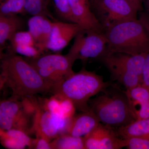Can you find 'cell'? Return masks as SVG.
<instances>
[{"label": "cell", "mask_w": 149, "mask_h": 149, "mask_svg": "<svg viewBox=\"0 0 149 149\" xmlns=\"http://www.w3.org/2000/svg\"><path fill=\"white\" fill-rule=\"evenodd\" d=\"M1 88L6 87L12 96L22 98L50 92L51 86L24 58L8 52L1 54Z\"/></svg>", "instance_id": "1"}, {"label": "cell", "mask_w": 149, "mask_h": 149, "mask_svg": "<svg viewBox=\"0 0 149 149\" xmlns=\"http://www.w3.org/2000/svg\"><path fill=\"white\" fill-rule=\"evenodd\" d=\"M108 86L102 76L83 68L54 86L50 92L53 95L68 99L76 109L85 111L90 109L89 100Z\"/></svg>", "instance_id": "2"}, {"label": "cell", "mask_w": 149, "mask_h": 149, "mask_svg": "<svg viewBox=\"0 0 149 149\" xmlns=\"http://www.w3.org/2000/svg\"><path fill=\"white\" fill-rule=\"evenodd\" d=\"M107 53L136 55L149 52V33L138 19L124 22L105 31Z\"/></svg>", "instance_id": "3"}, {"label": "cell", "mask_w": 149, "mask_h": 149, "mask_svg": "<svg viewBox=\"0 0 149 149\" xmlns=\"http://www.w3.org/2000/svg\"><path fill=\"white\" fill-rule=\"evenodd\" d=\"M100 122L111 127H122L135 120L124 94H104L88 102Z\"/></svg>", "instance_id": "4"}, {"label": "cell", "mask_w": 149, "mask_h": 149, "mask_svg": "<svg viewBox=\"0 0 149 149\" xmlns=\"http://www.w3.org/2000/svg\"><path fill=\"white\" fill-rule=\"evenodd\" d=\"M24 58L51 86V90L75 72L72 66L76 59L68 53L65 55L43 54L35 57Z\"/></svg>", "instance_id": "5"}, {"label": "cell", "mask_w": 149, "mask_h": 149, "mask_svg": "<svg viewBox=\"0 0 149 149\" xmlns=\"http://www.w3.org/2000/svg\"><path fill=\"white\" fill-rule=\"evenodd\" d=\"M107 40L104 32H80L74 38L68 53L83 63L89 59L100 60L107 53Z\"/></svg>", "instance_id": "6"}, {"label": "cell", "mask_w": 149, "mask_h": 149, "mask_svg": "<svg viewBox=\"0 0 149 149\" xmlns=\"http://www.w3.org/2000/svg\"><path fill=\"white\" fill-rule=\"evenodd\" d=\"M104 30L138 19L139 13L125 0H102L93 10Z\"/></svg>", "instance_id": "7"}, {"label": "cell", "mask_w": 149, "mask_h": 149, "mask_svg": "<svg viewBox=\"0 0 149 149\" xmlns=\"http://www.w3.org/2000/svg\"><path fill=\"white\" fill-rule=\"evenodd\" d=\"M71 120L72 118L66 119L44 109L39 103L35 115L34 133L37 138L52 141L62 135L68 133Z\"/></svg>", "instance_id": "8"}, {"label": "cell", "mask_w": 149, "mask_h": 149, "mask_svg": "<svg viewBox=\"0 0 149 149\" xmlns=\"http://www.w3.org/2000/svg\"><path fill=\"white\" fill-rule=\"evenodd\" d=\"M85 149H119L125 148L120 138L111 126L100 123L84 137Z\"/></svg>", "instance_id": "9"}, {"label": "cell", "mask_w": 149, "mask_h": 149, "mask_svg": "<svg viewBox=\"0 0 149 149\" xmlns=\"http://www.w3.org/2000/svg\"><path fill=\"white\" fill-rule=\"evenodd\" d=\"M83 31L77 23L64 21H54L47 49L52 52L62 50L70 41Z\"/></svg>", "instance_id": "10"}, {"label": "cell", "mask_w": 149, "mask_h": 149, "mask_svg": "<svg viewBox=\"0 0 149 149\" xmlns=\"http://www.w3.org/2000/svg\"><path fill=\"white\" fill-rule=\"evenodd\" d=\"M76 23L85 32H104L102 26L93 12L90 0H69Z\"/></svg>", "instance_id": "11"}, {"label": "cell", "mask_w": 149, "mask_h": 149, "mask_svg": "<svg viewBox=\"0 0 149 149\" xmlns=\"http://www.w3.org/2000/svg\"><path fill=\"white\" fill-rule=\"evenodd\" d=\"M148 53L132 55L123 53L107 52L100 60L106 67L114 66L133 72L142 79L143 68Z\"/></svg>", "instance_id": "12"}, {"label": "cell", "mask_w": 149, "mask_h": 149, "mask_svg": "<svg viewBox=\"0 0 149 149\" xmlns=\"http://www.w3.org/2000/svg\"><path fill=\"white\" fill-rule=\"evenodd\" d=\"M124 93L134 118H149V88L141 84Z\"/></svg>", "instance_id": "13"}, {"label": "cell", "mask_w": 149, "mask_h": 149, "mask_svg": "<svg viewBox=\"0 0 149 149\" xmlns=\"http://www.w3.org/2000/svg\"><path fill=\"white\" fill-rule=\"evenodd\" d=\"M54 21L45 15H37L32 16L27 22L28 31L43 53L47 50Z\"/></svg>", "instance_id": "14"}, {"label": "cell", "mask_w": 149, "mask_h": 149, "mask_svg": "<svg viewBox=\"0 0 149 149\" xmlns=\"http://www.w3.org/2000/svg\"><path fill=\"white\" fill-rule=\"evenodd\" d=\"M100 123L98 118L90 109L72 117L68 134L74 137H84Z\"/></svg>", "instance_id": "15"}, {"label": "cell", "mask_w": 149, "mask_h": 149, "mask_svg": "<svg viewBox=\"0 0 149 149\" xmlns=\"http://www.w3.org/2000/svg\"><path fill=\"white\" fill-rule=\"evenodd\" d=\"M12 96L8 99L1 101L0 103V130L12 129L19 111L23 106L22 100Z\"/></svg>", "instance_id": "16"}, {"label": "cell", "mask_w": 149, "mask_h": 149, "mask_svg": "<svg viewBox=\"0 0 149 149\" xmlns=\"http://www.w3.org/2000/svg\"><path fill=\"white\" fill-rule=\"evenodd\" d=\"M24 26V21L18 15H0V50L3 53L6 43L15 33L22 31Z\"/></svg>", "instance_id": "17"}, {"label": "cell", "mask_w": 149, "mask_h": 149, "mask_svg": "<svg viewBox=\"0 0 149 149\" xmlns=\"http://www.w3.org/2000/svg\"><path fill=\"white\" fill-rule=\"evenodd\" d=\"M0 130L1 143L6 148L22 149L28 147L31 149L33 139L25 132L16 129Z\"/></svg>", "instance_id": "18"}, {"label": "cell", "mask_w": 149, "mask_h": 149, "mask_svg": "<svg viewBox=\"0 0 149 149\" xmlns=\"http://www.w3.org/2000/svg\"><path fill=\"white\" fill-rule=\"evenodd\" d=\"M116 133L123 139L132 137L149 139V118L135 119L129 124L118 128Z\"/></svg>", "instance_id": "19"}, {"label": "cell", "mask_w": 149, "mask_h": 149, "mask_svg": "<svg viewBox=\"0 0 149 149\" xmlns=\"http://www.w3.org/2000/svg\"><path fill=\"white\" fill-rule=\"evenodd\" d=\"M111 77L123 85L126 90L131 89L142 84V79L135 73L114 66H106Z\"/></svg>", "instance_id": "20"}, {"label": "cell", "mask_w": 149, "mask_h": 149, "mask_svg": "<svg viewBox=\"0 0 149 149\" xmlns=\"http://www.w3.org/2000/svg\"><path fill=\"white\" fill-rule=\"evenodd\" d=\"M52 149H85L84 137H74L69 134L58 136L51 141Z\"/></svg>", "instance_id": "21"}, {"label": "cell", "mask_w": 149, "mask_h": 149, "mask_svg": "<svg viewBox=\"0 0 149 149\" xmlns=\"http://www.w3.org/2000/svg\"><path fill=\"white\" fill-rule=\"evenodd\" d=\"M49 0H24V13L32 16L43 15L57 21L49 9Z\"/></svg>", "instance_id": "22"}, {"label": "cell", "mask_w": 149, "mask_h": 149, "mask_svg": "<svg viewBox=\"0 0 149 149\" xmlns=\"http://www.w3.org/2000/svg\"><path fill=\"white\" fill-rule=\"evenodd\" d=\"M24 13V0H0V15Z\"/></svg>", "instance_id": "23"}, {"label": "cell", "mask_w": 149, "mask_h": 149, "mask_svg": "<svg viewBox=\"0 0 149 149\" xmlns=\"http://www.w3.org/2000/svg\"><path fill=\"white\" fill-rule=\"evenodd\" d=\"M56 13L62 21L76 23L70 8L69 0H52Z\"/></svg>", "instance_id": "24"}, {"label": "cell", "mask_w": 149, "mask_h": 149, "mask_svg": "<svg viewBox=\"0 0 149 149\" xmlns=\"http://www.w3.org/2000/svg\"><path fill=\"white\" fill-rule=\"evenodd\" d=\"M9 42L10 44L8 47L18 45H27L37 47L35 40L28 31H19L14 35Z\"/></svg>", "instance_id": "25"}, {"label": "cell", "mask_w": 149, "mask_h": 149, "mask_svg": "<svg viewBox=\"0 0 149 149\" xmlns=\"http://www.w3.org/2000/svg\"><path fill=\"white\" fill-rule=\"evenodd\" d=\"M125 148L128 149H149V138L132 137L124 139Z\"/></svg>", "instance_id": "26"}, {"label": "cell", "mask_w": 149, "mask_h": 149, "mask_svg": "<svg viewBox=\"0 0 149 149\" xmlns=\"http://www.w3.org/2000/svg\"><path fill=\"white\" fill-rule=\"evenodd\" d=\"M145 8L138 13V19L149 33V0H144Z\"/></svg>", "instance_id": "27"}, {"label": "cell", "mask_w": 149, "mask_h": 149, "mask_svg": "<svg viewBox=\"0 0 149 149\" xmlns=\"http://www.w3.org/2000/svg\"><path fill=\"white\" fill-rule=\"evenodd\" d=\"M51 141L43 138H37L33 139L31 149H52Z\"/></svg>", "instance_id": "28"}, {"label": "cell", "mask_w": 149, "mask_h": 149, "mask_svg": "<svg viewBox=\"0 0 149 149\" xmlns=\"http://www.w3.org/2000/svg\"><path fill=\"white\" fill-rule=\"evenodd\" d=\"M142 84L149 88V52L146 57L143 68Z\"/></svg>", "instance_id": "29"}, {"label": "cell", "mask_w": 149, "mask_h": 149, "mask_svg": "<svg viewBox=\"0 0 149 149\" xmlns=\"http://www.w3.org/2000/svg\"><path fill=\"white\" fill-rule=\"evenodd\" d=\"M138 13L143 10V3L141 0H125Z\"/></svg>", "instance_id": "30"}, {"label": "cell", "mask_w": 149, "mask_h": 149, "mask_svg": "<svg viewBox=\"0 0 149 149\" xmlns=\"http://www.w3.org/2000/svg\"><path fill=\"white\" fill-rule=\"evenodd\" d=\"M102 1V0H90L91 7H92L93 11L95 9V8Z\"/></svg>", "instance_id": "31"}, {"label": "cell", "mask_w": 149, "mask_h": 149, "mask_svg": "<svg viewBox=\"0 0 149 149\" xmlns=\"http://www.w3.org/2000/svg\"><path fill=\"white\" fill-rule=\"evenodd\" d=\"M141 1L143 3V2L144 0H141Z\"/></svg>", "instance_id": "32"}]
</instances>
